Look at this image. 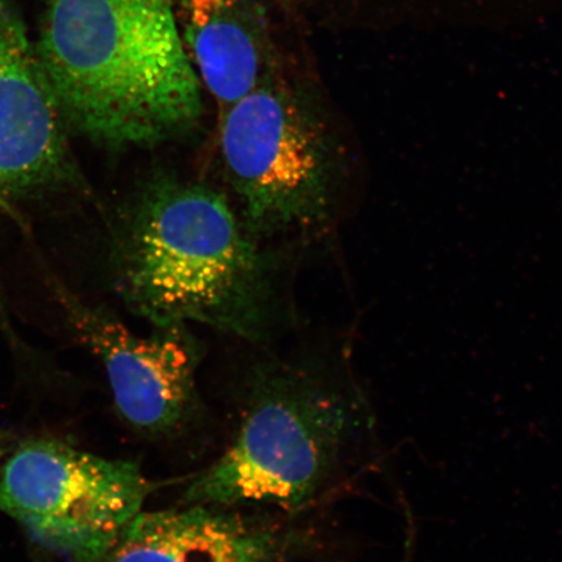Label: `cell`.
I'll return each instance as SVG.
<instances>
[{"label": "cell", "instance_id": "1", "mask_svg": "<svg viewBox=\"0 0 562 562\" xmlns=\"http://www.w3.org/2000/svg\"><path fill=\"white\" fill-rule=\"evenodd\" d=\"M34 46L63 121L98 144L157 146L201 121L173 0H41Z\"/></svg>", "mask_w": 562, "mask_h": 562}, {"label": "cell", "instance_id": "2", "mask_svg": "<svg viewBox=\"0 0 562 562\" xmlns=\"http://www.w3.org/2000/svg\"><path fill=\"white\" fill-rule=\"evenodd\" d=\"M245 396L227 447L188 484L182 504L293 515L378 469L375 413L346 368L270 363Z\"/></svg>", "mask_w": 562, "mask_h": 562}, {"label": "cell", "instance_id": "3", "mask_svg": "<svg viewBox=\"0 0 562 562\" xmlns=\"http://www.w3.org/2000/svg\"><path fill=\"white\" fill-rule=\"evenodd\" d=\"M116 286L154 327L203 325L250 341L270 328V267L226 195L157 176L125 214Z\"/></svg>", "mask_w": 562, "mask_h": 562}, {"label": "cell", "instance_id": "4", "mask_svg": "<svg viewBox=\"0 0 562 562\" xmlns=\"http://www.w3.org/2000/svg\"><path fill=\"white\" fill-rule=\"evenodd\" d=\"M221 153L245 227L259 240L321 229L333 220L341 158L304 93L270 75L221 112Z\"/></svg>", "mask_w": 562, "mask_h": 562}, {"label": "cell", "instance_id": "5", "mask_svg": "<svg viewBox=\"0 0 562 562\" xmlns=\"http://www.w3.org/2000/svg\"><path fill=\"white\" fill-rule=\"evenodd\" d=\"M151 491L136 463L35 439L23 442L3 467L0 510L46 550L72 562H97Z\"/></svg>", "mask_w": 562, "mask_h": 562}, {"label": "cell", "instance_id": "6", "mask_svg": "<svg viewBox=\"0 0 562 562\" xmlns=\"http://www.w3.org/2000/svg\"><path fill=\"white\" fill-rule=\"evenodd\" d=\"M58 294L70 331L103 364L116 409L133 430L167 440L199 425L200 349L187 326L154 327L145 336L61 286Z\"/></svg>", "mask_w": 562, "mask_h": 562}, {"label": "cell", "instance_id": "7", "mask_svg": "<svg viewBox=\"0 0 562 562\" xmlns=\"http://www.w3.org/2000/svg\"><path fill=\"white\" fill-rule=\"evenodd\" d=\"M65 124L24 21L0 0V209L75 184Z\"/></svg>", "mask_w": 562, "mask_h": 562}, {"label": "cell", "instance_id": "8", "mask_svg": "<svg viewBox=\"0 0 562 562\" xmlns=\"http://www.w3.org/2000/svg\"><path fill=\"white\" fill-rule=\"evenodd\" d=\"M304 543L296 530L248 509L182 504L140 510L97 562H279Z\"/></svg>", "mask_w": 562, "mask_h": 562}, {"label": "cell", "instance_id": "9", "mask_svg": "<svg viewBox=\"0 0 562 562\" xmlns=\"http://www.w3.org/2000/svg\"><path fill=\"white\" fill-rule=\"evenodd\" d=\"M201 82L228 109L273 72L270 42L250 0H173Z\"/></svg>", "mask_w": 562, "mask_h": 562}, {"label": "cell", "instance_id": "10", "mask_svg": "<svg viewBox=\"0 0 562 562\" xmlns=\"http://www.w3.org/2000/svg\"><path fill=\"white\" fill-rule=\"evenodd\" d=\"M10 438L3 431H0V459L9 451Z\"/></svg>", "mask_w": 562, "mask_h": 562}]
</instances>
